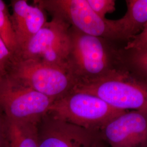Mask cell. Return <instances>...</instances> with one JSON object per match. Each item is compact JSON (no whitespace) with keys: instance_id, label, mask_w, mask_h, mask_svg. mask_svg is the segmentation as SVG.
<instances>
[{"instance_id":"5","label":"cell","mask_w":147,"mask_h":147,"mask_svg":"<svg viewBox=\"0 0 147 147\" xmlns=\"http://www.w3.org/2000/svg\"><path fill=\"white\" fill-rule=\"evenodd\" d=\"M34 3L80 32L108 40L120 39L115 20L97 15L87 0H37Z\"/></svg>"},{"instance_id":"18","label":"cell","mask_w":147,"mask_h":147,"mask_svg":"<svg viewBox=\"0 0 147 147\" xmlns=\"http://www.w3.org/2000/svg\"><path fill=\"white\" fill-rule=\"evenodd\" d=\"M0 147H9L8 121L7 116L0 107Z\"/></svg>"},{"instance_id":"14","label":"cell","mask_w":147,"mask_h":147,"mask_svg":"<svg viewBox=\"0 0 147 147\" xmlns=\"http://www.w3.org/2000/svg\"><path fill=\"white\" fill-rule=\"evenodd\" d=\"M128 61L129 64L136 71L138 76L147 82V49L143 50H129Z\"/></svg>"},{"instance_id":"7","label":"cell","mask_w":147,"mask_h":147,"mask_svg":"<svg viewBox=\"0 0 147 147\" xmlns=\"http://www.w3.org/2000/svg\"><path fill=\"white\" fill-rule=\"evenodd\" d=\"M54 101L8 76L0 79V107L9 119L39 122Z\"/></svg>"},{"instance_id":"9","label":"cell","mask_w":147,"mask_h":147,"mask_svg":"<svg viewBox=\"0 0 147 147\" xmlns=\"http://www.w3.org/2000/svg\"><path fill=\"white\" fill-rule=\"evenodd\" d=\"M109 147H147V112L125 111L99 131Z\"/></svg>"},{"instance_id":"13","label":"cell","mask_w":147,"mask_h":147,"mask_svg":"<svg viewBox=\"0 0 147 147\" xmlns=\"http://www.w3.org/2000/svg\"><path fill=\"white\" fill-rule=\"evenodd\" d=\"M0 36L14 59L16 58L20 53V49L16 41L8 8L2 0H0Z\"/></svg>"},{"instance_id":"8","label":"cell","mask_w":147,"mask_h":147,"mask_svg":"<svg viewBox=\"0 0 147 147\" xmlns=\"http://www.w3.org/2000/svg\"><path fill=\"white\" fill-rule=\"evenodd\" d=\"M38 147H93L99 131H91L47 114L38 124Z\"/></svg>"},{"instance_id":"16","label":"cell","mask_w":147,"mask_h":147,"mask_svg":"<svg viewBox=\"0 0 147 147\" xmlns=\"http://www.w3.org/2000/svg\"><path fill=\"white\" fill-rule=\"evenodd\" d=\"M14 60L13 56L0 36V79L8 74Z\"/></svg>"},{"instance_id":"12","label":"cell","mask_w":147,"mask_h":147,"mask_svg":"<svg viewBox=\"0 0 147 147\" xmlns=\"http://www.w3.org/2000/svg\"><path fill=\"white\" fill-rule=\"evenodd\" d=\"M8 121L9 147H38L39 122L13 121L8 118Z\"/></svg>"},{"instance_id":"10","label":"cell","mask_w":147,"mask_h":147,"mask_svg":"<svg viewBox=\"0 0 147 147\" xmlns=\"http://www.w3.org/2000/svg\"><path fill=\"white\" fill-rule=\"evenodd\" d=\"M11 6V21L20 53L47 23V16L45 11L40 6L36 3L30 5L26 0H13Z\"/></svg>"},{"instance_id":"3","label":"cell","mask_w":147,"mask_h":147,"mask_svg":"<svg viewBox=\"0 0 147 147\" xmlns=\"http://www.w3.org/2000/svg\"><path fill=\"white\" fill-rule=\"evenodd\" d=\"M125 111L111 106L95 95L73 90L54 101L47 113L86 129L99 131L109 121Z\"/></svg>"},{"instance_id":"15","label":"cell","mask_w":147,"mask_h":147,"mask_svg":"<svg viewBox=\"0 0 147 147\" xmlns=\"http://www.w3.org/2000/svg\"><path fill=\"white\" fill-rule=\"evenodd\" d=\"M90 8L95 13L103 19L107 14L116 10V1L114 0H87Z\"/></svg>"},{"instance_id":"11","label":"cell","mask_w":147,"mask_h":147,"mask_svg":"<svg viewBox=\"0 0 147 147\" xmlns=\"http://www.w3.org/2000/svg\"><path fill=\"white\" fill-rule=\"evenodd\" d=\"M126 3L125 16L115 22L120 39L129 40L147 24V0H127Z\"/></svg>"},{"instance_id":"17","label":"cell","mask_w":147,"mask_h":147,"mask_svg":"<svg viewBox=\"0 0 147 147\" xmlns=\"http://www.w3.org/2000/svg\"><path fill=\"white\" fill-rule=\"evenodd\" d=\"M125 50H143L147 49V24L142 31L128 40Z\"/></svg>"},{"instance_id":"19","label":"cell","mask_w":147,"mask_h":147,"mask_svg":"<svg viewBox=\"0 0 147 147\" xmlns=\"http://www.w3.org/2000/svg\"><path fill=\"white\" fill-rule=\"evenodd\" d=\"M93 147H108L107 144L105 143L101 138L95 143Z\"/></svg>"},{"instance_id":"6","label":"cell","mask_w":147,"mask_h":147,"mask_svg":"<svg viewBox=\"0 0 147 147\" xmlns=\"http://www.w3.org/2000/svg\"><path fill=\"white\" fill-rule=\"evenodd\" d=\"M70 28L68 24L61 18L53 16L51 20L47 22L16 58L40 60L68 70Z\"/></svg>"},{"instance_id":"1","label":"cell","mask_w":147,"mask_h":147,"mask_svg":"<svg viewBox=\"0 0 147 147\" xmlns=\"http://www.w3.org/2000/svg\"><path fill=\"white\" fill-rule=\"evenodd\" d=\"M70 36L67 65L76 84L99 79L121 67L120 55L109 40L84 34L71 27Z\"/></svg>"},{"instance_id":"4","label":"cell","mask_w":147,"mask_h":147,"mask_svg":"<svg viewBox=\"0 0 147 147\" xmlns=\"http://www.w3.org/2000/svg\"><path fill=\"white\" fill-rule=\"evenodd\" d=\"M6 76L55 101L71 92L76 84L67 69L33 59H14Z\"/></svg>"},{"instance_id":"2","label":"cell","mask_w":147,"mask_h":147,"mask_svg":"<svg viewBox=\"0 0 147 147\" xmlns=\"http://www.w3.org/2000/svg\"><path fill=\"white\" fill-rule=\"evenodd\" d=\"M73 90L95 95L119 110L147 112V82L122 66L99 79L78 83Z\"/></svg>"}]
</instances>
